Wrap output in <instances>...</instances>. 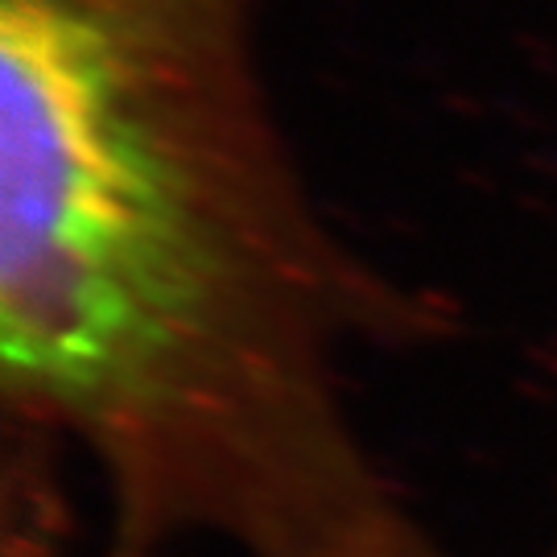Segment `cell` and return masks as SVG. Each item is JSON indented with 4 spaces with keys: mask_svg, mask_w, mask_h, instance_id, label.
Returning a JSON list of instances; mask_svg holds the SVG:
<instances>
[{
    "mask_svg": "<svg viewBox=\"0 0 557 557\" xmlns=\"http://www.w3.org/2000/svg\"><path fill=\"white\" fill-rule=\"evenodd\" d=\"M450 331L322 207L264 0H0V434L108 557H467L356 405Z\"/></svg>",
    "mask_w": 557,
    "mask_h": 557,
    "instance_id": "cell-1",
    "label": "cell"
},
{
    "mask_svg": "<svg viewBox=\"0 0 557 557\" xmlns=\"http://www.w3.org/2000/svg\"><path fill=\"white\" fill-rule=\"evenodd\" d=\"M75 487L59 455L0 434V557H108L83 549Z\"/></svg>",
    "mask_w": 557,
    "mask_h": 557,
    "instance_id": "cell-2",
    "label": "cell"
},
{
    "mask_svg": "<svg viewBox=\"0 0 557 557\" xmlns=\"http://www.w3.org/2000/svg\"><path fill=\"white\" fill-rule=\"evenodd\" d=\"M545 557H557V537H554V545H549V549H545Z\"/></svg>",
    "mask_w": 557,
    "mask_h": 557,
    "instance_id": "cell-3",
    "label": "cell"
}]
</instances>
